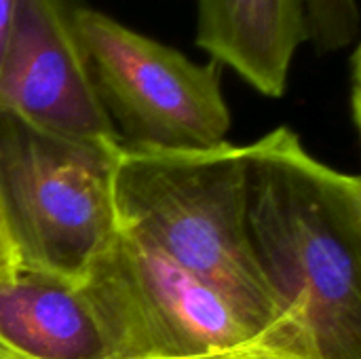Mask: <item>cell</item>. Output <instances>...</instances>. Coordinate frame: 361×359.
<instances>
[{"instance_id": "6", "label": "cell", "mask_w": 361, "mask_h": 359, "mask_svg": "<svg viewBox=\"0 0 361 359\" xmlns=\"http://www.w3.org/2000/svg\"><path fill=\"white\" fill-rule=\"evenodd\" d=\"M82 0H21L0 61V114L51 138L123 144L93 85Z\"/></svg>"}, {"instance_id": "12", "label": "cell", "mask_w": 361, "mask_h": 359, "mask_svg": "<svg viewBox=\"0 0 361 359\" xmlns=\"http://www.w3.org/2000/svg\"><path fill=\"white\" fill-rule=\"evenodd\" d=\"M19 2L21 0H0V61L6 49V40H8L11 28L17 15V8H19Z\"/></svg>"}, {"instance_id": "7", "label": "cell", "mask_w": 361, "mask_h": 359, "mask_svg": "<svg viewBox=\"0 0 361 359\" xmlns=\"http://www.w3.org/2000/svg\"><path fill=\"white\" fill-rule=\"evenodd\" d=\"M195 42L267 97H281L309 42L307 0H195Z\"/></svg>"}, {"instance_id": "8", "label": "cell", "mask_w": 361, "mask_h": 359, "mask_svg": "<svg viewBox=\"0 0 361 359\" xmlns=\"http://www.w3.org/2000/svg\"><path fill=\"white\" fill-rule=\"evenodd\" d=\"M0 341L21 359H108L76 286L38 271L0 281Z\"/></svg>"}, {"instance_id": "10", "label": "cell", "mask_w": 361, "mask_h": 359, "mask_svg": "<svg viewBox=\"0 0 361 359\" xmlns=\"http://www.w3.org/2000/svg\"><path fill=\"white\" fill-rule=\"evenodd\" d=\"M186 359H319V355L305 330L286 320L237 347Z\"/></svg>"}, {"instance_id": "2", "label": "cell", "mask_w": 361, "mask_h": 359, "mask_svg": "<svg viewBox=\"0 0 361 359\" xmlns=\"http://www.w3.org/2000/svg\"><path fill=\"white\" fill-rule=\"evenodd\" d=\"M121 231L222 294L256 330L286 322L245 229L243 146L146 150L123 146L112 180ZM292 322V320H290Z\"/></svg>"}, {"instance_id": "1", "label": "cell", "mask_w": 361, "mask_h": 359, "mask_svg": "<svg viewBox=\"0 0 361 359\" xmlns=\"http://www.w3.org/2000/svg\"><path fill=\"white\" fill-rule=\"evenodd\" d=\"M245 229L281 313L319 359H361V182L277 127L243 146Z\"/></svg>"}, {"instance_id": "5", "label": "cell", "mask_w": 361, "mask_h": 359, "mask_svg": "<svg viewBox=\"0 0 361 359\" xmlns=\"http://www.w3.org/2000/svg\"><path fill=\"white\" fill-rule=\"evenodd\" d=\"M78 28L93 85L125 146L207 150L228 142L222 66L197 63L87 4Z\"/></svg>"}, {"instance_id": "3", "label": "cell", "mask_w": 361, "mask_h": 359, "mask_svg": "<svg viewBox=\"0 0 361 359\" xmlns=\"http://www.w3.org/2000/svg\"><path fill=\"white\" fill-rule=\"evenodd\" d=\"M123 146L42 135L0 114V193L21 269L80 284L118 229L112 180Z\"/></svg>"}, {"instance_id": "14", "label": "cell", "mask_w": 361, "mask_h": 359, "mask_svg": "<svg viewBox=\"0 0 361 359\" xmlns=\"http://www.w3.org/2000/svg\"><path fill=\"white\" fill-rule=\"evenodd\" d=\"M0 359H15V358H6V355H0Z\"/></svg>"}, {"instance_id": "9", "label": "cell", "mask_w": 361, "mask_h": 359, "mask_svg": "<svg viewBox=\"0 0 361 359\" xmlns=\"http://www.w3.org/2000/svg\"><path fill=\"white\" fill-rule=\"evenodd\" d=\"M360 23L357 0H307L309 42L319 53H338L355 44Z\"/></svg>"}, {"instance_id": "4", "label": "cell", "mask_w": 361, "mask_h": 359, "mask_svg": "<svg viewBox=\"0 0 361 359\" xmlns=\"http://www.w3.org/2000/svg\"><path fill=\"white\" fill-rule=\"evenodd\" d=\"M108 359H186L260 334L222 294L116 229L76 286Z\"/></svg>"}, {"instance_id": "11", "label": "cell", "mask_w": 361, "mask_h": 359, "mask_svg": "<svg viewBox=\"0 0 361 359\" xmlns=\"http://www.w3.org/2000/svg\"><path fill=\"white\" fill-rule=\"evenodd\" d=\"M19 271H21V260H19V252L11 233L8 216H6L2 193H0V281L15 279Z\"/></svg>"}, {"instance_id": "13", "label": "cell", "mask_w": 361, "mask_h": 359, "mask_svg": "<svg viewBox=\"0 0 361 359\" xmlns=\"http://www.w3.org/2000/svg\"><path fill=\"white\" fill-rule=\"evenodd\" d=\"M0 355H6V358L21 359V358H17V355H15V353H11V351H8V347H6V345H4V343H2V341H0Z\"/></svg>"}]
</instances>
